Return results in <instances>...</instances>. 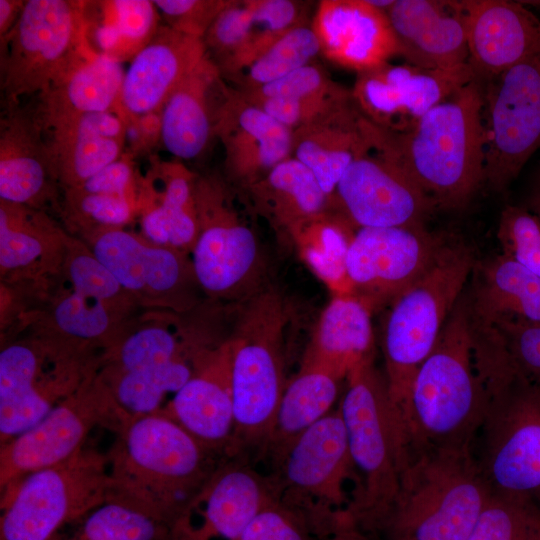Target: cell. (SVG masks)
<instances>
[{
  "label": "cell",
  "instance_id": "cell-1",
  "mask_svg": "<svg viewBox=\"0 0 540 540\" xmlns=\"http://www.w3.org/2000/svg\"><path fill=\"white\" fill-rule=\"evenodd\" d=\"M484 82L475 78L395 131L361 118L369 148L400 168L442 208L463 207L484 179Z\"/></svg>",
  "mask_w": 540,
  "mask_h": 540
},
{
  "label": "cell",
  "instance_id": "cell-2",
  "mask_svg": "<svg viewBox=\"0 0 540 540\" xmlns=\"http://www.w3.org/2000/svg\"><path fill=\"white\" fill-rule=\"evenodd\" d=\"M113 433L106 453L110 497L133 502L177 526L193 524L201 494L225 457L160 411L125 415Z\"/></svg>",
  "mask_w": 540,
  "mask_h": 540
},
{
  "label": "cell",
  "instance_id": "cell-3",
  "mask_svg": "<svg viewBox=\"0 0 540 540\" xmlns=\"http://www.w3.org/2000/svg\"><path fill=\"white\" fill-rule=\"evenodd\" d=\"M484 411L472 453L494 495L540 506V384L513 365L494 339L473 338Z\"/></svg>",
  "mask_w": 540,
  "mask_h": 540
},
{
  "label": "cell",
  "instance_id": "cell-4",
  "mask_svg": "<svg viewBox=\"0 0 540 540\" xmlns=\"http://www.w3.org/2000/svg\"><path fill=\"white\" fill-rule=\"evenodd\" d=\"M483 411L484 391L462 294L413 380L406 421L410 452L472 450Z\"/></svg>",
  "mask_w": 540,
  "mask_h": 540
},
{
  "label": "cell",
  "instance_id": "cell-5",
  "mask_svg": "<svg viewBox=\"0 0 540 540\" xmlns=\"http://www.w3.org/2000/svg\"><path fill=\"white\" fill-rule=\"evenodd\" d=\"M338 403L346 428L355 482L346 509L369 534L392 506L410 459L405 427L374 359L354 368Z\"/></svg>",
  "mask_w": 540,
  "mask_h": 540
},
{
  "label": "cell",
  "instance_id": "cell-6",
  "mask_svg": "<svg viewBox=\"0 0 540 540\" xmlns=\"http://www.w3.org/2000/svg\"><path fill=\"white\" fill-rule=\"evenodd\" d=\"M491 491L472 450L411 451L398 494L372 540H468Z\"/></svg>",
  "mask_w": 540,
  "mask_h": 540
},
{
  "label": "cell",
  "instance_id": "cell-7",
  "mask_svg": "<svg viewBox=\"0 0 540 540\" xmlns=\"http://www.w3.org/2000/svg\"><path fill=\"white\" fill-rule=\"evenodd\" d=\"M285 298L265 286L241 303L232 343L234 432L226 457L260 461L287 384Z\"/></svg>",
  "mask_w": 540,
  "mask_h": 540
},
{
  "label": "cell",
  "instance_id": "cell-8",
  "mask_svg": "<svg viewBox=\"0 0 540 540\" xmlns=\"http://www.w3.org/2000/svg\"><path fill=\"white\" fill-rule=\"evenodd\" d=\"M475 265L472 249L450 239L433 265L390 305L381 343L384 376L405 430L414 377L435 347Z\"/></svg>",
  "mask_w": 540,
  "mask_h": 540
},
{
  "label": "cell",
  "instance_id": "cell-9",
  "mask_svg": "<svg viewBox=\"0 0 540 540\" xmlns=\"http://www.w3.org/2000/svg\"><path fill=\"white\" fill-rule=\"evenodd\" d=\"M111 489L106 453L84 447L0 495V540H55L62 528L104 503Z\"/></svg>",
  "mask_w": 540,
  "mask_h": 540
},
{
  "label": "cell",
  "instance_id": "cell-10",
  "mask_svg": "<svg viewBox=\"0 0 540 540\" xmlns=\"http://www.w3.org/2000/svg\"><path fill=\"white\" fill-rule=\"evenodd\" d=\"M88 1L28 0L22 14L0 39V83L4 106L40 94L78 59L88 43Z\"/></svg>",
  "mask_w": 540,
  "mask_h": 540
},
{
  "label": "cell",
  "instance_id": "cell-11",
  "mask_svg": "<svg viewBox=\"0 0 540 540\" xmlns=\"http://www.w3.org/2000/svg\"><path fill=\"white\" fill-rule=\"evenodd\" d=\"M194 193L199 229L191 262L197 283L211 297L242 303L265 287L255 231L221 178L196 176Z\"/></svg>",
  "mask_w": 540,
  "mask_h": 540
},
{
  "label": "cell",
  "instance_id": "cell-12",
  "mask_svg": "<svg viewBox=\"0 0 540 540\" xmlns=\"http://www.w3.org/2000/svg\"><path fill=\"white\" fill-rule=\"evenodd\" d=\"M269 474L280 499L304 512L318 535L330 529L349 505L347 483L355 482L338 405L299 436Z\"/></svg>",
  "mask_w": 540,
  "mask_h": 540
},
{
  "label": "cell",
  "instance_id": "cell-13",
  "mask_svg": "<svg viewBox=\"0 0 540 540\" xmlns=\"http://www.w3.org/2000/svg\"><path fill=\"white\" fill-rule=\"evenodd\" d=\"M123 416L99 375L91 374L34 426L0 445V495L77 454L93 428L114 432Z\"/></svg>",
  "mask_w": 540,
  "mask_h": 540
},
{
  "label": "cell",
  "instance_id": "cell-14",
  "mask_svg": "<svg viewBox=\"0 0 540 540\" xmlns=\"http://www.w3.org/2000/svg\"><path fill=\"white\" fill-rule=\"evenodd\" d=\"M483 184L505 190L540 147V51L484 82Z\"/></svg>",
  "mask_w": 540,
  "mask_h": 540
},
{
  "label": "cell",
  "instance_id": "cell-15",
  "mask_svg": "<svg viewBox=\"0 0 540 540\" xmlns=\"http://www.w3.org/2000/svg\"><path fill=\"white\" fill-rule=\"evenodd\" d=\"M92 368L77 350L13 343L0 353V445L76 392Z\"/></svg>",
  "mask_w": 540,
  "mask_h": 540
},
{
  "label": "cell",
  "instance_id": "cell-16",
  "mask_svg": "<svg viewBox=\"0 0 540 540\" xmlns=\"http://www.w3.org/2000/svg\"><path fill=\"white\" fill-rule=\"evenodd\" d=\"M450 239L425 225L358 228L346 257L352 294L372 311L391 305L433 265Z\"/></svg>",
  "mask_w": 540,
  "mask_h": 540
},
{
  "label": "cell",
  "instance_id": "cell-17",
  "mask_svg": "<svg viewBox=\"0 0 540 540\" xmlns=\"http://www.w3.org/2000/svg\"><path fill=\"white\" fill-rule=\"evenodd\" d=\"M435 207L400 168L370 148L347 168L329 206L357 229L424 225Z\"/></svg>",
  "mask_w": 540,
  "mask_h": 540
},
{
  "label": "cell",
  "instance_id": "cell-18",
  "mask_svg": "<svg viewBox=\"0 0 540 540\" xmlns=\"http://www.w3.org/2000/svg\"><path fill=\"white\" fill-rule=\"evenodd\" d=\"M475 78L469 64L442 70L387 62L359 73L351 90L356 107L366 119L386 129L403 131Z\"/></svg>",
  "mask_w": 540,
  "mask_h": 540
},
{
  "label": "cell",
  "instance_id": "cell-19",
  "mask_svg": "<svg viewBox=\"0 0 540 540\" xmlns=\"http://www.w3.org/2000/svg\"><path fill=\"white\" fill-rule=\"evenodd\" d=\"M92 254L123 290L176 308L190 306L191 289L199 286L192 262L182 250L153 244L120 228L98 233Z\"/></svg>",
  "mask_w": 540,
  "mask_h": 540
},
{
  "label": "cell",
  "instance_id": "cell-20",
  "mask_svg": "<svg viewBox=\"0 0 540 540\" xmlns=\"http://www.w3.org/2000/svg\"><path fill=\"white\" fill-rule=\"evenodd\" d=\"M230 338L207 348L190 379L160 410L202 445L226 457L234 432Z\"/></svg>",
  "mask_w": 540,
  "mask_h": 540
},
{
  "label": "cell",
  "instance_id": "cell-21",
  "mask_svg": "<svg viewBox=\"0 0 540 540\" xmlns=\"http://www.w3.org/2000/svg\"><path fill=\"white\" fill-rule=\"evenodd\" d=\"M465 20L468 64L487 82L540 51V20L522 3L460 1Z\"/></svg>",
  "mask_w": 540,
  "mask_h": 540
},
{
  "label": "cell",
  "instance_id": "cell-22",
  "mask_svg": "<svg viewBox=\"0 0 540 540\" xmlns=\"http://www.w3.org/2000/svg\"><path fill=\"white\" fill-rule=\"evenodd\" d=\"M311 26L320 53L358 74L389 62L399 52L386 12L369 0H322Z\"/></svg>",
  "mask_w": 540,
  "mask_h": 540
},
{
  "label": "cell",
  "instance_id": "cell-23",
  "mask_svg": "<svg viewBox=\"0 0 540 540\" xmlns=\"http://www.w3.org/2000/svg\"><path fill=\"white\" fill-rule=\"evenodd\" d=\"M59 182L35 105L4 106L0 117V200L42 207Z\"/></svg>",
  "mask_w": 540,
  "mask_h": 540
},
{
  "label": "cell",
  "instance_id": "cell-24",
  "mask_svg": "<svg viewBox=\"0 0 540 540\" xmlns=\"http://www.w3.org/2000/svg\"><path fill=\"white\" fill-rule=\"evenodd\" d=\"M227 178L244 190L291 157L293 132L230 86L214 131Z\"/></svg>",
  "mask_w": 540,
  "mask_h": 540
},
{
  "label": "cell",
  "instance_id": "cell-25",
  "mask_svg": "<svg viewBox=\"0 0 540 540\" xmlns=\"http://www.w3.org/2000/svg\"><path fill=\"white\" fill-rule=\"evenodd\" d=\"M407 63L451 70L468 64L460 1L395 0L385 11Z\"/></svg>",
  "mask_w": 540,
  "mask_h": 540
},
{
  "label": "cell",
  "instance_id": "cell-26",
  "mask_svg": "<svg viewBox=\"0 0 540 540\" xmlns=\"http://www.w3.org/2000/svg\"><path fill=\"white\" fill-rule=\"evenodd\" d=\"M205 55L202 39L161 25L125 70L119 115L161 112L172 93Z\"/></svg>",
  "mask_w": 540,
  "mask_h": 540
},
{
  "label": "cell",
  "instance_id": "cell-27",
  "mask_svg": "<svg viewBox=\"0 0 540 540\" xmlns=\"http://www.w3.org/2000/svg\"><path fill=\"white\" fill-rule=\"evenodd\" d=\"M39 118L58 180L66 189L80 185L126 151V126L117 111Z\"/></svg>",
  "mask_w": 540,
  "mask_h": 540
},
{
  "label": "cell",
  "instance_id": "cell-28",
  "mask_svg": "<svg viewBox=\"0 0 540 540\" xmlns=\"http://www.w3.org/2000/svg\"><path fill=\"white\" fill-rule=\"evenodd\" d=\"M279 499V489L269 473H261L246 458L225 457L201 494L198 511L202 522L195 531L204 540H235Z\"/></svg>",
  "mask_w": 540,
  "mask_h": 540
},
{
  "label": "cell",
  "instance_id": "cell-29",
  "mask_svg": "<svg viewBox=\"0 0 540 540\" xmlns=\"http://www.w3.org/2000/svg\"><path fill=\"white\" fill-rule=\"evenodd\" d=\"M230 85L206 54L161 110V144L178 160L200 157L215 138Z\"/></svg>",
  "mask_w": 540,
  "mask_h": 540
},
{
  "label": "cell",
  "instance_id": "cell-30",
  "mask_svg": "<svg viewBox=\"0 0 540 540\" xmlns=\"http://www.w3.org/2000/svg\"><path fill=\"white\" fill-rule=\"evenodd\" d=\"M149 161L137 197L143 233L153 244L192 250L199 229L194 193L197 175L178 159L164 161L151 155Z\"/></svg>",
  "mask_w": 540,
  "mask_h": 540
},
{
  "label": "cell",
  "instance_id": "cell-31",
  "mask_svg": "<svg viewBox=\"0 0 540 540\" xmlns=\"http://www.w3.org/2000/svg\"><path fill=\"white\" fill-rule=\"evenodd\" d=\"M372 309L353 294H337L324 308L301 364L325 369L341 380L374 359Z\"/></svg>",
  "mask_w": 540,
  "mask_h": 540
},
{
  "label": "cell",
  "instance_id": "cell-32",
  "mask_svg": "<svg viewBox=\"0 0 540 540\" xmlns=\"http://www.w3.org/2000/svg\"><path fill=\"white\" fill-rule=\"evenodd\" d=\"M361 118L353 103L321 121L293 131L291 156L313 173L331 201L347 168L369 148Z\"/></svg>",
  "mask_w": 540,
  "mask_h": 540
},
{
  "label": "cell",
  "instance_id": "cell-33",
  "mask_svg": "<svg viewBox=\"0 0 540 540\" xmlns=\"http://www.w3.org/2000/svg\"><path fill=\"white\" fill-rule=\"evenodd\" d=\"M124 74L122 62L92 51L37 95L36 110L42 117L117 111Z\"/></svg>",
  "mask_w": 540,
  "mask_h": 540
},
{
  "label": "cell",
  "instance_id": "cell-34",
  "mask_svg": "<svg viewBox=\"0 0 540 540\" xmlns=\"http://www.w3.org/2000/svg\"><path fill=\"white\" fill-rule=\"evenodd\" d=\"M343 380L315 366L300 365L283 391L260 461L273 472L292 444L335 408Z\"/></svg>",
  "mask_w": 540,
  "mask_h": 540
},
{
  "label": "cell",
  "instance_id": "cell-35",
  "mask_svg": "<svg viewBox=\"0 0 540 540\" xmlns=\"http://www.w3.org/2000/svg\"><path fill=\"white\" fill-rule=\"evenodd\" d=\"M245 191L255 212L291 238L303 224L327 211L331 202L313 173L292 156Z\"/></svg>",
  "mask_w": 540,
  "mask_h": 540
},
{
  "label": "cell",
  "instance_id": "cell-36",
  "mask_svg": "<svg viewBox=\"0 0 540 540\" xmlns=\"http://www.w3.org/2000/svg\"><path fill=\"white\" fill-rule=\"evenodd\" d=\"M472 287L464 294L470 315L488 319L509 316L540 323V278L500 254L473 270Z\"/></svg>",
  "mask_w": 540,
  "mask_h": 540
},
{
  "label": "cell",
  "instance_id": "cell-37",
  "mask_svg": "<svg viewBox=\"0 0 540 540\" xmlns=\"http://www.w3.org/2000/svg\"><path fill=\"white\" fill-rule=\"evenodd\" d=\"M190 525H174L133 502L110 497L67 540H172Z\"/></svg>",
  "mask_w": 540,
  "mask_h": 540
},
{
  "label": "cell",
  "instance_id": "cell-38",
  "mask_svg": "<svg viewBox=\"0 0 540 540\" xmlns=\"http://www.w3.org/2000/svg\"><path fill=\"white\" fill-rule=\"evenodd\" d=\"M351 226L343 215L329 208L303 224L292 237L301 244L311 267L339 295L352 294L346 270L347 252L354 235Z\"/></svg>",
  "mask_w": 540,
  "mask_h": 540
},
{
  "label": "cell",
  "instance_id": "cell-39",
  "mask_svg": "<svg viewBox=\"0 0 540 540\" xmlns=\"http://www.w3.org/2000/svg\"><path fill=\"white\" fill-rule=\"evenodd\" d=\"M318 54L320 45L311 23L303 24L243 65L226 82L238 91L255 90L313 62Z\"/></svg>",
  "mask_w": 540,
  "mask_h": 540
},
{
  "label": "cell",
  "instance_id": "cell-40",
  "mask_svg": "<svg viewBox=\"0 0 540 540\" xmlns=\"http://www.w3.org/2000/svg\"><path fill=\"white\" fill-rule=\"evenodd\" d=\"M103 24L96 37L100 53L120 62L133 58L161 26V16L153 1L114 0L99 2Z\"/></svg>",
  "mask_w": 540,
  "mask_h": 540
},
{
  "label": "cell",
  "instance_id": "cell-41",
  "mask_svg": "<svg viewBox=\"0 0 540 540\" xmlns=\"http://www.w3.org/2000/svg\"><path fill=\"white\" fill-rule=\"evenodd\" d=\"M203 348L184 342L165 327H145L131 334L112 350L101 374L114 375L152 369L194 355Z\"/></svg>",
  "mask_w": 540,
  "mask_h": 540
},
{
  "label": "cell",
  "instance_id": "cell-42",
  "mask_svg": "<svg viewBox=\"0 0 540 540\" xmlns=\"http://www.w3.org/2000/svg\"><path fill=\"white\" fill-rule=\"evenodd\" d=\"M303 4L292 0H252V21L239 53L220 71L226 81L293 28L308 24Z\"/></svg>",
  "mask_w": 540,
  "mask_h": 540
},
{
  "label": "cell",
  "instance_id": "cell-43",
  "mask_svg": "<svg viewBox=\"0 0 540 540\" xmlns=\"http://www.w3.org/2000/svg\"><path fill=\"white\" fill-rule=\"evenodd\" d=\"M0 267L11 271L31 265L43 253V215L33 208L0 200Z\"/></svg>",
  "mask_w": 540,
  "mask_h": 540
},
{
  "label": "cell",
  "instance_id": "cell-44",
  "mask_svg": "<svg viewBox=\"0 0 540 540\" xmlns=\"http://www.w3.org/2000/svg\"><path fill=\"white\" fill-rule=\"evenodd\" d=\"M468 540H540V506L491 493Z\"/></svg>",
  "mask_w": 540,
  "mask_h": 540
},
{
  "label": "cell",
  "instance_id": "cell-45",
  "mask_svg": "<svg viewBox=\"0 0 540 540\" xmlns=\"http://www.w3.org/2000/svg\"><path fill=\"white\" fill-rule=\"evenodd\" d=\"M468 314L471 322L502 345L520 373L540 384V323L509 316L481 319Z\"/></svg>",
  "mask_w": 540,
  "mask_h": 540
},
{
  "label": "cell",
  "instance_id": "cell-46",
  "mask_svg": "<svg viewBox=\"0 0 540 540\" xmlns=\"http://www.w3.org/2000/svg\"><path fill=\"white\" fill-rule=\"evenodd\" d=\"M250 92L263 97L346 102L353 100L352 90L336 82L315 61L285 77Z\"/></svg>",
  "mask_w": 540,
  "mask_h": 540
},
{
  "label": "cell",
  "instance_id": "cell-47",
  "mask_svg": "<svg viewBox=\"0 0 540 540\" xmlns=\"http://www.w3.org/2000/svg\"><path fill=\"white\" fill-rule=\"evenodd\" d=\"M497 238L502 254L540 278V220L519 206L501 213Z\"/></svg>",
  "mask_w": 540,
  "mask_h": 540
},
{
  "label": "cell",
  "instance_id": "cell-48",
  "mask_svg": "<svg viewBox=\"0 0 540 540\" xmlns=\"http://www.w3.org/2000/svg\"><path fill=\"white\" fill-rule=\"evenodd\" d=\"M252 21V0H230L213 21L202 42L219 70L244 46Z\"/></svg>",
  "mask_w": 540,
  "mask_h": 540
},
{
  "label": "cell",
  "instance_id": "cell-49",
  "mask_svg": "<svg viewBox=\"0 0 540 540\" xmlns=\"http://www.w3.org/2000/svg\"><path fill=\"white\" fill-rule=\"evenodd\" d=\"M137 209V197L117 194H89L66 189L65 212L76 221L102 228H120Z\"/></svg>",
  "mask_w": 540,
  "mask_h": 540
},
{
  "label": "cell",
  "instance_id": "cell-50",
  "mask_svg": "<svg viewBox=\"0 0 540 540\" xmlns=\"http://www.w3.org/2000/svg\"><path fill=\"white\" fill-rule=\"evenodd\" d=\"M54 319L63 333L81 340L100 339L110 325L108 303L76 291L58 302Z\"/></svg>",
  "mask_w": 540,
  "mask_h": 540
},
{
  "label": "cell",
  "instance_id": "cell-51",
  "mask_svg": "<svg viewBox=\"0 0 540 540\" xmlns=\"http://www.w3.org/2000/svg\"><path fill=\"white\" fill-rule=\"evenodd\" d=\"M309 517L296 507L277 500L263 510L235 540H317Z\"/></svg>",
  "mask_w": 540,
  "mask_h": 540
},
{
  "label": "cell",
  "instance_id": "cell-52",
  "mask_svg": "<svg viewBox=\"0 0 540 540\" xmlns=\"http://www.w3.org/2000/svg\"><path fill=\"white\" fill-rule=\"evenodd\" d=\"M238 92L249 103L260 108L292 132L321 121L354 103L353 100L346 102L296 100Z\"/></svg>",
  "mask_w": 540,
  "mask_h": 540
},
{
  "label": "cell",
  "instance_id": "cell-53",
  "mask_svg": "<svg viewBox=\"0 0 540 540\" xmlns=\"http://www.w3.org/2000/svg\"><path fill=\"white\" fill-rule=\"evenodd\" d=\"M165 25L202 39L230 0H154Z\"/></svg>",
  "mask_w": 540,
  "mask_h": 540
},
{
  "label": "cell",
  "instance_id": "cell-54",
  "mask_svg": "<svg viewBox=\"0 0 540 540\" xmlns=\"http://www.w3.org/2000/svg\"><path fill=\"white\" fill-rule=\"evenodd\" d=\"M68 273L73 291L96 297L107 303L114 301L123 290L92 253H77L72 256Z\"/></svg>",
  "mask_w": 540,
  "mask_h": 540
},
{
  "label": "cell",
  "instance_id": "cell-55",
  "mask_svg": "<svg viewBox=\"0 0 540 540\" xmlns=\"http://www.w3.org/2000/svg\"><path fill=\"white\" fill-rule=\"evenodd\" d=\"M133 156L125 152L80 185L69 188L89 194H117L137 197Z\"/></svg>",
  "mask_w": 540,
  "mask_h": 540
},
{
  "label": "cell",
  "instance_id": "cell-56",
  "mask_svg": "<svg viewBox=\"0 0 540 540\" xmlns=\"http://www.w3.org/2000/svg\"><path fill=\"white\" fill-rule=\"evenodd\" d=\"M121 117L126 126V143H129L125 152L131 156L148 153L161 142V112Z\"/></svg>",
  "mask_w": 540,
  "mask_h": 540
},
{
  "label": "cell",
  "instance_id": "cell-57",
  "mask_svg": "<svg viewBox=\"0 0 540 540\" xmlns=\"http://www.w3.org/2000/svg\"><path fill=\"white\" fill-rule=\"evenodd\" d=\"M317 540H372L356 523L351 519L347 511H344L334 525L324 533L320 534Z\"/></svg>",
  "mask_w": 540,
  "mask_h": 540
},
{
  "label": "cell",
  "instance_id": "cell-58",
  "mask_svg": "<svg viewBox=\"0 0 540 540\" xmlns=\"http://www.w3.org/2000/svg\"><path fill=\"white\" fill-rule=\"evenodd\" d=\"M26 1L0 0V39L5 38L18 22Z\"/></svg>",
  "mask_w": 540,
  "mask_h": 540
},
{
  "label": "cell",
  "instance_id": "cell-59",
  "mask_svg": "<svg viewBox=\"0 0 540 540\" xmlns=\"http://www.w3.org/2000/svg\"><path fill=\"white\" fill-rule=\"evenodd\" d=\"M530 206L532 213L540 220V177L533 190Z\"/></svg>",
  "mask_w": 540,
  "mask_h": 540
},
{
  "label": "cell",
  "instance_id": "cell-60",
  "mask_svg": "<svg viewBox=\"0 0 540 540\" xmlns=\"http://www.w3.org/2000/svg\"><path fill=\"white\" fill-rule=\"evenodd\" d=\"M172 540H204L201 537H199L195 531V526L190 525L184 530H182L177 536H175Z\"/></svg>",
  "mask_w": 540,
  "mask_h": 540
}]
</instances>
